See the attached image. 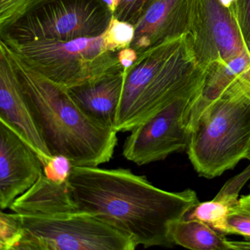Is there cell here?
Segmentation results:
<instances>
[{
    "label": "cell",
    "mask_w": 250,
    "mask_h": 250,
    "mask_svg": "<svg viewBox=\"0 0 250 250\" xmlns=\"http://www.w3.org/2000/svg\"><path fill=\"white\" fill-rule=\"evenodd\" d=\"M68 181L79 210L103 219L145 248L172 247L171 225L200 202L191 188L165 191L122 168L73 166Z\"/></svg>",
    "instance_id": "6da1fadb"
},
{
    "label": "cell",
    "mask_w": 250,
    "mask_h": 250,
    "mask_svg": "<svg viewBox=\"0 0 250 250\" xmlns=\"http://www.w3.org/2000/svg\"><path fill=\"white\" fill-rule=\"evenodd\" d=\"M153 0H121L113 17L134 24L138 21Z\"/></svg>",
    "instance_id": "44dd1931"
},
{
    "label": "cell",
    "mask_w": 250,
    "mask_h": 250,
    "mask_svg": "<svg viewBox=\"0 0 250 250\" xmlns=\"http://www.w3.org/2000/svg\"><path fill=\"white\" fill-rule=\"evenodd\" d=\"M188 33L199 62L208 69L249 49L241 30L239 1L229 7L220 0H193Z\"/></svg>",
    "instance_id": "ba28073f"
},
{
    "label": "cell",
    "mask_w": 250,
    "mask_h": 250,
    "mask_svg": "<svg viewBox=\"0 0 250 250\" xmlns=\"http://www.w3.org/2000/svg\"><path fill=\"white\" fill-rule=\"evenodd\" d=\"M18 214L52 215L80 211L68 181L58 184L42 174L34 185L17 197L9 208Z\"/></svg>",
    "instance_id": "5bb4252c"
},
{
    "label": "cell",
    "mask_w": 250,
    "mask_h": 250,
    "mask_svg": "<svg viewBox=\"0 0 250 250\" xmlns=\"http://www.w3.org/2000/svg\"><path fill=\"white\" fill-rule=\"evenodd\" d=\"M172 243L192 250H230L229 240L225 234L203 221L181 218L171 225Z\"/></svg>",
    "instance_id": "2e32d148"
},
{
    "label": "cell",
    "mask_w": 250,
    "mask_h": 250,
    "mask_svg": "<svg viewBox=\"0 0 250 250\" xmlns=\"http://www.w3.org/2000/svg\"><path fill=\"white\" fill-rule=\"evenodd\" d=\"M249 49H250V46H249Z\"/></svg>",
    "instance_id": "4316f807"
},
{
    "label": "cell",
    "mask_w": 250,
    "mask_h": 250,
    "mask_svg": "<svg viewBox=\"0 0 250 250\" xmlns=\"http://www.w3.org/2000/svg\"><path fill=\"white\" fill-rule=\"evenodd\" d=\"M23 236L21 223L15 213H0V249L17 250Z\"/></svg>",
    "instance_id": "ffe728a7"
},
{
    "label": "cell",
    "mask_w": 250,
    "mask_h": 250,
    "mask_svg": "<svg viewBox=\"0 0 250 250\" xmlns=\"http://www.w3.org/2000/svg\"><path fill=\"white\" fill-rule=\"evenodd\" d=\"M16 215L23 229L17 250H134L138 246L129 235L87 212Z\"/></svg>",
    "instance_id": "8992f818"
},
{
    "label": "cell",
    "mask_w": 250,
    "mask_h": 250,
    "mask_svg": "<svg viewBox=\"0 0 250 250\" xmlns=\"http://www.w3.org/2000/svg\"><path fill=\"white\" fill-rule=\"evenodd\" d=\"M225 235H238L250 240V194L241 196L225 219Z\"/></svg>",
    "instance_id": "e0dca14e"
},
{
    "label": "cell",
    "mask_w": 250,
    "mask_h": 250,
    "mask_svg": "<svg viewBox=\"0 0 250 250\" xmlns=\"http://www.w3.org/2000/svg\"><path fill=\"white\" fill-rule=\"evenodd\" d=\"M250 179V165L242 172L228 180L214 198L203 203L199 202L183 218L203 221L224 233L227 216L238 203L240 191Z\"/></svg>",
    "instance_id": "9a60e30c"
},
{
    "label": "cell",
    "mask_w": 250,
    "mask_h": 250,
    "mask_svg": "<svg viewBox=\"0 0 250 250\" xmlns=\"http://www.w3.org/2000/svg\"><path fill=\"white\" fill-rule=\"evenodd\" d=\"M187 152L196 172L209 179L250 160V95L227 93L212 102L190 131Z\"/></svg>",
    "instance_id": "277c9868"
},
{
    "label": "cell",
    "mask_w": 250,
    "mask_h": 250,
    "mask_svg": "<svg viewBox=\"0 0 250 250\" xmlns=\"http://www.w3.org/2000/svg\"><path fill=\"white\" fill-rule=\"evenodd\" d=\"M230 250H250V240L247 241H229Z\"/></svg>",
    "instance_id": "d4e9b609"
},
{
    "label": "cell",
    "mask_w": 250,
    "mask_h": 250,
    "mask_svg": "<svg viewBox=\"0 0 250 250\" xmlns=\"http://www.w3.org/2000/svg\"><path fill=\"white\" fill-rule=\"evenodd\" d=\"M73 166L72 162L65 156H52L50 160L43 166V174L51 181L62 184L68 181Z\"/></svg>",
    "instance_id": "7402d4cb"
},
{
    "label": "cell",
    "mask_w": 250,
    "mask_h": 250,
    "mask_svg": "<svg viewBox=\"0 0 250 250\" xmlns=\"http://www.w3.org/2000/svg\"><path fill=\"white\" fill-rule=\"evenodd\" d=\"M239 5L241 30L249 46L250 44V0H239Z\"/></svg>",
    "instance_id": "603a6c76"
},
{
    "label": "cell",
    "mask_w": 250,
    "mask_h": 250,
    "mask_svg": "<svg viewBox=\"0 0 250 250\" xmlns=\"http://www.w3.org/2000/svg\"><path fill=\"white\" fill-rule=\"evenodd\" d=\"M102 1L106 5L108 9L112 13V15L115 14L117 8L119 6L120 2H121V0H102Z\"/></svg>",
    "instance_id": "484cf974"
},
{
    "label": "cell",
    "mask_w": 250,
    "mask_h": 250,
    "mask_svg": "<svg viewBox=\"0 0 250 250\" xmlns=\"http://www.w3.org/2000/svg\"><path fill=\"white\" fill-rule=\"evenodd\" d=\"M200 92L178 99L133 128L124 143V157L137 165H145L187 150L189 134L184 115Z\"/></svg>",
    "instance_id": "9c48e42d"
},
{
    "label": "cell",
    "mask_w": 250,
    "mask_h": 250,
    "mask_svg": "<svg viewBox=\"0 0 250 250\" xmlns=\"http://www.w3.org/2000/svg\"><path fill=\"white\" fill-rule=\"evenodd\" d=\"M0 121L11 125L36 152L43 167L52 158L23 94L15 68L0 47Z\"/></svg>",
    "instance_id": "8fae6325"
},
{
    "label": "cell",
    "mask_w": 250,
    "mask_h": 250,
    "mask_svg": "<svg viewBox=\"0 0 250 250\" xmlns=\"http://www.w3.org/2000/svg\"><path fill=\"white\" fill-rule=\"evenodd\" d=\"M18 76L39 132L52 156L62 155L74 166L99 167L113 157L117 131L90 117L76 103L69 89L30 68L2 41Z\"/></svg>",
    "instance_id": "7a4b0ae2"
},
{
    "label": "cell",
    "mask_w": 250,
    "mask_h": 250,
    "mask_svg": "<svg viewBox=\"0 0 250 250\" xmlns=\"http://www.w3.org/2000/svg\"><path fill=\"white\" fill-rule=\"evenodd\" d=\"M125 70L69 89L76 103L92 118L114 128Z\"/></svg>",
    "instance_id": "4fadbf2b"
},
{
    "label": "cell",
    "mask_w": 250,
    "mask_h": 250,
    "mask_svg": "<svg viewBox=\"0 0 250 250\" xmlns=\"http://www.w3.org/2000/svg\"><path fill=\"white\" fill-rule=\"evenodd\" d=\"M104 33L69 41H0L30 68L70 89L125 70L118 52L106 49Z\"/></svg>",
    "instance_id": "5b68a950"
},
{
    "label": "cell",
    "mask_w": 250,
    "mask_h": 250,
    "mask_svg": "<svg viewBox=\"0 0 250 250\" xmlns=\"http://www.w3.org/2000/svg\"><path fill=\"white\" fill-rule=\"evenodd\" d=\"M43 172V165L36 152L11 125L0 121L1 210L9 208Z\"/></svg>",
    "instance_id": "30bf717a"
},
{
    "label": "cell",
    "mask_w": 250,
    "mask_h": 250,
    "mask_svg": "<svg viewBox=\"0 0 250 250\" xmlns=\"http://www.w3.org/2000/svg\"><path fill=\"white\" fill-rule=\"evenodd\" d=\"M118 59L124 69L131 68L138 58V54L132 48L127 47L118 52Z\"/></svg>",
    "instance_id": "cb8c5ba5"
},
{
    "label": "cell",
    "mask_w": 250,
    "mask_h": 250,
    "mask_svg": "<svg viewBox=\"0 0 250 250\" xmlns=\"http://www.w3.org/2000/svg\"><path fill=\"white\" fill-rule=\"evenodd\" d=\"M44 0H0V33L40 5Z\"/></svg>",
    "instance_id": "d6986e66"
},
{
    "label": "cell",
    "mask_w": 250,
    "mask_h": 250,
    "mask_svg": "<svg viewBox=\"0 0 250 250\" xmlns=\"http://www.w3.org/2000/svg\"><path fill=\"white\" fill-rule=\"evenodd\" d=\"M193 0H153L137 23L129 47L139 55L172 38L188 33Z\"/></svg>",
    "instance_id": "7c38bea8"
},
{
    "label": "cell",
    "mask_w": 250,
    "mask_h": 250,
    "mask_svg": "<svg viewBox=\"0 0 250 250\" xmlns=\"http://www.w3.org/2000/svg\"><path fill=\"white\" fill-rule=\"evenodd\" d=\"M208 73L189 33L145 51L125 70L115 131H131L178 99L201 91Z\"/></svg>",
    "instance_id": "3957f363"
},
{
    "label": "cell",
    "mask_w": 250,
    "mask_h": 250,
    "mask_svg": "<svg viewBox=\"0 0 250 250\" xmlns=\"http://www.w3.org/2000/svg\"></svg>",
    "instance_id": "83f0119b"
},
{
    "label": "cell",
    "mask_w": 250,
    "mask_h": 250,
    "mask_svg": "<svg viewBox=\"0 0 250 250\" xmlns=\"http://www.w3.org/2000/svg\"><path fill=\"white\" fill-rule=\"evenodd\" d=\"M112 17L102 0H44L0 33V39L24 43L97 37Z\"/></svg>",
    "instance_id": "52a82bcc"
},
{
    "label": "cell",
    "mask_w": 250,
    "mask_h": 250,
    "mask_svg": "<svg viewBox=\"0 0 250 250\" xmlns=\"http://www.w3.org/2000/svg\"><path fill=\"white\" fill-rule=\"evenodd\" d=\"M135 28L133 24L121 21L113 16L104 33V43L106 49L118 52L129 47L134 38Z\"/></svg>",
    "instance_id": "ac0fdd59"
}]
</instances>
